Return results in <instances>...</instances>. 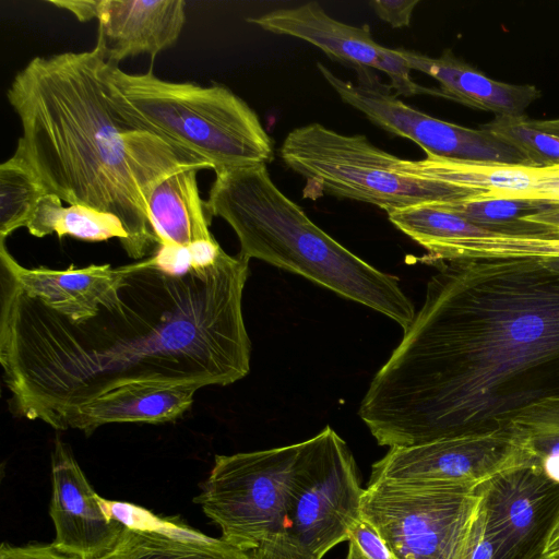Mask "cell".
<instances>
[{
  "mask_svg": "<svg viewBox=\"0 0 559 559\" xmlns=\"http://www.w3.org/2000/svg\"><path fill=\"white\" fill-rule=\"evenodd\" d=\"M249 260L222 249L177 271L155 251L129 264L114 299L80 322L27 296L1 266L0 362L14 413L62 430L71 412L127 383L201 389L245 378Z\"/></svg>",
  "mask_w": 559,
  "mask_h": 559,
  "instance_id": "obj_1",
  "label": "cell"
},
{
  "mask_svg": "<svg viewBox=\"0 0 559 559\" xmlns=\"http://www.w3.org/2000/svg\"><path fill=\"white\" fill-rule=\"evenodd\" d=\"M545 258L437 262L359 416L378 444L485 433L559 396V270Z\"/></svg>",
  "mask_w": 559,
  "mask_h": 559,
  "instance_id": "obj_2",
  "label": "cell"
},
{
  "mask_svg": "<svg viewBox=\"0 0 559 559\" xmlns=\"http://www.w3.org/2000/svg\"><path fill=\"white\" fill-rule=\"evenodd\" d=\"M105 59L94 47L33 58L13 78L7 98L22 126L16 150L48 193L117 216L124 251L143 259L159 247L135 181L130 128L111 107Z\"/></svg>",
  "mask_w": 559,
  "mask_h": 559,
  "instance_id": "obj_3",
  "label": "cell"
},
{
  "mask_svg": "<svg viewBox=\"0 0 559 559\" xmlns=\"http://www.w3.org/2000/svg\"><path fill=\"white\" fill-rule=\"evenodd\" d=\"M207 205L236 233L240 253L301 275L395 321L404 331L414 305L399 280L318 227L272 181L265 164L215 171Z\"/></svg>",
  "mask_w": 559,
  "mask_h": 559,
  "instance_id": "obj_4",
  "label": "cell"
},
{
  "mask_svg": "<svg viewBox=\"0 0 559 559\" xmlns=\"http://www.w3.org/2000/svg\"><path fill=\"white\" fill-rule=\"evenodd\" d=\"M103 79L111 107L130 128L181 146L214 171L274 158L255 111L224 85L166 81L152 70L127 73L106 61Z\"/></svg>",
  "mask_w": 559,
  "mask_h": 559,
  "instance_id": "obj_5",
  "label": "cell"
},
{
  "mask_svg": "<svg viewBox=\"0 0 559 559\" xmlns=\"http://www.w3.org/2000/svg\"><path fill=\"white\" fill-rule=\"evenodd\" d=\"M280 155L284 164L306 179L305 197L326 193L393 210L461 201L448 186L403 173V159L373 144L365 135H344L320 123L290 131Z\"/></svg>",
  "mask_w": 559,
  "mask_h": 559,
  "instance_id": "obj_6",
  "label": "cell"
},
{
  "mask_svg": "<svg viewBox=\"0 0 559 559\" xmlns=\"http://www.w3.org/2000/svg\"><path fill=\"white\" fill-rule=\"evenodd\" d=\"M364 491L350 450L326 426L300 442L285 526L270 544L249 552L251 559H322L347 542L361 518Z\"/></svg>",
  "mask_w": 559,
  "mask_h": 559,
  "instance_id": "obj_7",
  "label": "cell"
},
{
  "mask_svg": "<svg viewBox=\"0 0 559 559\" xmlns=\"http://www.w3.org/2000/svg\"><path fill=\"white\" fill-rule=\"evenodd\" d=\"M299 451L300 442L215 455L194 502L221 528L224 542L249 554L281 534Z\"/></svg>",
  "mask_w": 559,
  "mask_h": 559,
  "instance_id": "obj_8",
  "label": "cell"
},
{
  "mask_svg": "<svg viewBox=\"0 0 559 559\" xmlns=\"http://www.w3.org/2000/svg\"><path fill=\"white\" fill-rule=\"evenodd\" d=\"M479 503L476 489L377 480L360 512L395 559H461Z\"/></svg>",
  "mask_w": 559,
  "mask_h": 559,
  "instance_id": "obj_9",
  "label": "cell"
},
{
  "mask_svg": "<svg viewBox=\"0 0 559 559\" xmlns=\"http://www.w3.org/2000/svg\"><path fill=\"white\" fill-rule=\"evenodd\" d=\"M317 67L345 104L386 132L417 143L426 154L528 167L516 148L493 133L433 118L403 103L369 68L356 69L357 81L352 83L336 76L323 63Z\"/></svg>",
  "mask_w": 559,
  "mask_h": 559,
  "instance_id": "obj_10",
  "label": "cell"
},
{
  "mask_svg": "<svg viewBox=\"0 0 559 559\" xmlns=\"http://www.w3.org/2000/svg\"><path fill=\"white\" fill-rule=\"evenodd\" d=\"M531 466L522 437L510 425L496 430L390 448L369 481L386 480L476 489L492 476Z\"/></svg>",
  "mask_w": 559,
  "mask_h": 559,
  "instance_id": "obj_11",
  "label": "cell"
},
{
  "mask_svg": "<svg viewBox=\"0 0 559 559\" xmlns=\"http://www.w3.org/2000/svg\"><path fill=\"white\" fill-rule=\"evenodd\" d=\"M493 559H544L559 519V483L533 466L503 471L476 488Z\"/></svg>",
  "mask_w": 559,
  "mask_h": 559,
  "instance_id": "obj_12",
  "label": "cell"
},
{
  "mask_svg": "<svg viewBox=\"0 0 559 559\" xmlns=\"http://www.w3.org/2000/svg\"><path fill=\"white\" fill-rule=\"evenodd\" d=\"M51 478L52 545L78 559H109L121 544L127 525L106 513L102 497L84 476L71 448L59 438L51 452Z\"/></svg>",
  "mask_w": 559,
  "mask_h": 559,
  "instance_id": "obj_13",
  "label": "cell"
},
{
  "mask_svg": "<svg viewBox=\"0 0 559 559\" xmlns=\"http://www.w3.org/2000/svg\"><path fill=\"white\" fill-rule=\"evenodd\" d=\"M95 47L116 64L136 55L152 60L175 45L186 23L183 0H98Z\"/></svg>",
  "mask_w": 559,
  "mask_h": 559,
  "instance_id": "obj_14",
  "label": "cell"
},
{
  "mask_svg": "<svg viewBox=\"0 0 559 559\" xmlns=\"http://www.w3.org/2000/svg\"><path fill=\"white\" fill-rule=\"evenodd\" d=\"M0 265L15 278L23 292L72 322H80L109 304L124 282L129 264L70 265L66 270L21 265L0 241Z\"/></svg>",
  "mask_w": 559,
  "mask_h": 559,
  "instance_id": "obj_15",
  "label": "cell"
},
{
  "mask_svg": "<svg viewBox=\"0 0 559 559\" xmlns=\"http://www.w3.org/2000/svg\"><path fill=\"white\" fill-rule=\"evenodd\" d=\"M107 514L127 525L109 559H251L222 538L209 537L177 519L159 518L131 503L104 499Z\"/></svg>",
  "mask_w": 559,
  "mask_h": 559,
  "instance_id": "obj_16",
  "label": "cell"
},
{
  "mask_svg": "<svg viewBox=\"0 0 559 559\" xmlns=\"http://www.w3.org/2000/svg\"><path fill=\"white\" fill-rule=\"evenodd\" d=\"M247 21L270 33L305 40L355 70L382 71L389 51L374 41L367 25L358 27L342 23L330 16L318 2L274 10Z\"/></svg>",
  "mask_w": 559,
  "mask_h": 559,
  "instance_id": "obj_17",
  "label": "cell"
},
{
  "mask_svg": "<svg viewBox=\"0 0 559 559\" xmlns=\"http://www.w3.org/2000/svg\"><path fill=\"white\" fill-rule=\"evenodd\" d=\"M399 51L411 70L423 72L439 83L440 97L490 111L495 116H523L542 96L534 85L511 84L488 78L456 58L451 50H444L437 58L406 49Z\"/></svg>",
  "mask_w": 559,
  "mask_h": 559,
  "instance_id": "obj_18",
  "label": "cell"
},
{
  "mask_svg": "<svg viewBox=\"0 0 559 559\" xmlns=\"http://www.w3.org/2000/svg\"><path fill=\"white\" fill-rule=\"evenodd\" d=\"M199 388L159 382H132L115 388L78 407L64 419L62 430L91 435L108 424H163L181 417Z\"/></svg>",
  "mask_w": 559,
  "mask_h": 559,
  "instance_id": "obj_19",
  "label": "cell"
},
{
  "mask_svg": "<svg viewBox=\"0 0 559 559\" xmlns=\"http://www.w3.org/2000/svg\"><path fill=\"white\" fill-rule=\"evenodd\" d=\"M207 169L189 165L155 179L144 192L147 213L159 246L189 247L215 239L210 230L213 215L200 195L197 174Z\"/></svg>",
  "mask_w": 559,
  "mask_h": 559,
  "instance_id": "obj_20",
  "label": "cell"
},
{
  "mask_svg": "<svg viewBox=\"0 0 559 559\" xmlns=\"http://www.w3.org/2000/svg\"><path fill=\"white\" fill-rule=\"evenodd\" d=\"M401 169L451 188L461 201L525 199L535 182L536 168L522 165L460 160L426 154L420 160L403 159Z\"/></svg>",
  "mask_w": 559,
  "mask_h": 559,
  "instance_id": "obj_21",
  "label": "cell"
},
{
  "mask_svg": "<svg viewBox=\"0 0 559 559\" xmlns=\"http://www.w3.org/2000/svg\"><path fill=\"white\" fill-rule=\"evenodd\" d=\"M61 201L53 193L39 200L26 225L31 235L41 238L57 234L59 238L71 236L85 241L118 238L124 248L128 234L117 216L79 204L66 207Z\"/></svg>",
  "mask_w": 559,
  "mask_h": 559,
  "instance_id": "obj_22",
  "label": "cell"
},
{
  "mask_svg": "<svg viewBox=\"0 0 559 559\" xmlns=\"http://www.w3.org/2000/svg\"><path fill=\"white\" fill-rule=\"evenodd\" d=\"M509 423L522 437L531 466L559 483V396L532 403Z\"/></svg>",
  "mask_w": 559,
  "mask_h": 559,
  "instance_id": "obj_23",
  "label": "cell"
},
{
  "mask_svg": "<svg viewBox=\"0 0 559 559\" xmlns=\"http://www.w3.org/2000/svg\"><path fill=\"white\" fill-rule=\"evenodd\" d=\"M47 193L31 164L15 150L0 165V241L26 227L37 203Z\"/></svg>",
  "mask_w": 559,
  "mask_h": 559,
  "instance_id": "obj_24",
  "label": "cell"
},
{
  "mask_svg": "<svg viewBox=\"0 0 559 559\" xmlns=\"http://www.w3.org/2000/svg\"><path fill=\"white\" fill-rule=\"evenodd\" d=\"M480 128L516 148L530 167L559 165V136L531 127L525 115L495 116Z\"/></svg>",
  "mask_w": 559,
  "mask_h": 559,
  "instance_id": "obj_25",
  "label": "cell"
},
{
  "mask_svg": "<svg viewBox=\"0 0 559 559\" xmlns=\"http://www.w3.org/2000/svg\"><path fill=\"white\" fill-rule=\"evenodd\" d=\"M346 559H395L378 531L362 516L348 535Z\"/></svg>",
  "mask_w": 559,
  "mask_h": 559,
  "instance_id": "obj_26",
  "label": "cell"
},
{
  "mask_svg": "<svg viewBox=\"0 0 559 559\" xmlns=\"http://www.w3.org/2000/svg\"><path fill=\"white\" fill-rule=\"evenodd\" d=\"M527 200L559 206V165L536 168L535 182Z\"/></svg>",
  "mask_w": 559,
  "mask_h": 559,
  "instance_id": "obj_27",
  "label": "cell"
},
{
  "mask_svg": "<svg viewBox=\"0 0 559 559\" xmlns=\"http://www.w3.org/2000/svg\"><path fill=\"white\" fill-rule=\"evenodd\" d=\"M417 4L418 0H374L370 2L376 14L392 27L408 26Z\"/></svg>",
  "mask_w": 559,
  "mask_h": 559,
  "instance_id": "obj_28",
  "label": "cell"
},
{
  "mask_svg": "<svg viewBox=\"0 0 559 559\" xmlns=\"http://www.w3.org/2000/svg\"><path fill=\"white\" fill-rule=\"evenodd\" d=\"M461 559H493L492 547L485 534L484 513L480 503Z\"/></svg>",
  "mask_w": 559,
  "mask_h": 559,
  "instance_id": "obj_29",
  "label": "cell"
},
{
  "mask_svg": "<svg viewBox=\"0 0 559 559\" xmlns=\"http://www.w3.org/2000/svg\"><path fill=\"white\" fill-rule=\"evenodd\" d=\"M0 559H78L58 550L52 544H28L12 546L3 543L0 548Z\"/></svg>",
  "mask_w": 559,
  "mask_h": 559,
  "instance_id": "obj_30",
  "label": "cell"
},
{
  "mask_svg": "<svg viewBox=\"0 0 559 559\" xmlns=\"http://www.w3.org/2000/svg\"><path fill=\"white\" fill-rule=\"evenodd\" d=\"M47 2L71 12L81 22L96 19L98 0H50Z\"/></svg>",
  "mask_w": 559,
  "mask_h": 559,
  "instance_id": "obj_31",
  "label": "cell"
},
{
  "mask_svg": "<svg viewBox=\"0 0 559 559\" xmlns=\"http://www.w3.org/2000/svg\"><path fill=\"white\" fill-rule=\"evenodd\" d=\"M524 221L543 226L548 230L559 234V206H552L534 215L527 216Z\"/></svg>",
  "mask_w": 559,
  "mask_h": 559,
  "instance_id": "obj_32",
  "label": "cell"
},
{
  "mask_svg": "<svg viewBox=\"0 0 559 559\" xmlns=\"http://www.w3.org/2000/svg\"><path fill=\"white\" fill-rule=\"evenodd\" d=\"M544 559H559V519L557 520L548 538Z\"/></svg>",
  "mask_w": 559,
  "mask_h": 559,
  "instance_id": "obj_33",
  "label": "cell"
},
{
  "mask_svg": "<svg viewBox=\"0 0 559 559\" xmlns=\"http://www.w3.org/2000/svg\"><path fill=\"white\" fill-rule=\"evenodd\" d=\"M528 124L537 130L559 136V118L551 120H534L527 118Z\"/></svg>",
  "mask_w": 559,
  "mask_h": 559,
  "instance_id": "obj_34",
  "label": "cell"
}]
</instances>
